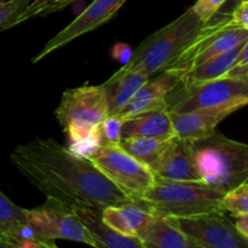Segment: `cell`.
I'll use <instances>...</instances> for the list:
<instances>
[{
    "mask_svg": "<svg viewBox=\"0 0 248 248\" xmlns=\"http://www.w3.org/2000/svg\"><path fill=\"white\" fill-rule=\"evenodd\" d=\"M242 1H245V0H228V1L223 5V7L219 10V11L220 12H232V9H234L235 6H237V5Z\"/></svg>",
    "mask_w": 248,
    "mask_h": 248,
    "instance_id": "obj_31",
    "label": "cell"
},
{
    "mask_svg": "<svg viewBox=\"0 0 248 248\" xmlns=\"http://www.w3.org/2000/svg\"><path fill=\"white\" fill-rule=\"evenodd\" d=\"M126 1L127 0H93L65 28L50 39L45 44L43 50L31 60V62L38 63L46 56L51 55L53 51L68 45L79 36L85 35L106 24L115 16L116 12L121 9V6H124Z\"/></svg>",
    "mask_w": 248,
    "mask_h": 248,
    "instance_id": "obj_10",
    "label": "cell"
},
{
    "mask_svg": "<svg viewBox=\"0 0 248 248\" xmlns=\"http://www.w3.org/2000/svg\"><path fill=\"white\" fill-rule=\"evenodd\" d=\"M248 99L247 77H223L196 84H179L166 98L169 113L182 114L212 108L236 99Z\"/></svg>",
    "mask_w": 248,
    "mask_h": 248,
    "instance_id": "obj_6",
    "label": "cell"
},
{
    "mask_svg": "<svg viewBox=\"0 0 248 248\" xmlns=\"http://www.w3.org/2000/svg\"><path fill=\"white\" fill-rule=\"evenodd\" d=\"M203 23L190 7L171 23L147 36L121 68L149 77L164 72L188 47Z\"/></svg>",
    "mask_w": 248,
    "mask_h": 248,
    "instance_id": "obj_3",
    "label": "cell"
},
{
    "mask_svg": "<svg viewBox=\"0 0 248 248\" xmlns=\"http://www.w3.org/2000/svg\"><path fill=\"white\" fill-rule=\"evenodd\" d=\"M144 248H195L170 218L154 215L138 235Z\"/></svg>",
    "mask_w": 248,
    "mask_h": 248,
    "instance_id": "obj_19",
    "label": "cell"
},
{
    "mask_svg": "<svg viewBox=\"0 0 248 248\" xmlns=\"http://www.w3.org/2000/svg\"><path fill=\"white\" fill-rule=\"evenodd\" d=\"M29 224L48 240H67L97 247L96 241L85 228L74 208L53 198L39 207L26 210Z\"/></svg>",
    "mask_w": 248,
    "mask_h": 248,
    "instance_id": "obj_8",
    "label": "cell"
},
{
    "mask_svg": "<svg viewBox=\"0 0 248 248\" xmlns=\"http://www.w3.org/2000/svg\"><path fill=\"white\" fill-rule=\"evenodd\" d=\"M101 216L103 222L119 234L138 237L154 213L138 202L131 201L123 205L108 206L102 211Z\"/></svg>",
    "mask_w": 248,
    "mask_h": 248,
    "instance_id": "obj_15",
    "label": "cell"
},
{
    "mask_svg": "<svg viewBox=\"0 0 248 248\" xmlns=\"http://www.w3.org/2000/svg\"><path fill=\"white\" fill-rule=\"evenodd\" d=\"M174 136L171 115L167 109L140 114L124 120L123 140L138 137L171 140Z\"/></svg>",
    "mask_w": 248,
    "mask_h": 248,
    "instance_id": "obj_17",
    "label": "cell"
},
{
    "mask_svg": "<svg viewBox=\"0 0 248 248\" xmlns=\"http://www.w3.org/2000/svg\"><path fill=\"white\" fill-rule=\"evenodd\" d=\"M170 219L195 248H248V240L223 211Z\"/></svg>",
    "mask_w": 248,
    "mask_h": 248,
    "instance_id": "obj_9",
    "label": "cell"
},
{
    "mask_svg": "<svg viewBox=\"0 0 248 248\" xmlns=\"http://www.w3.org/2000/svg\"><path fill=\"white\" fill-rule=\"evenodd\" d=\"M179 84V79L167 72H161L149 79L133 96L127 106L118 116L123 120L149 111L162 110L166 108V98L170 92Z\"/></svg>",
    "mask_w": 248,
    "mask_h": 248,
    "instance_id": "obj_14",
    "label": "cell"
},
{
    "mask_svg": "<svg viewBox=\"0 0 248 248\" xmlns=\"http://www.w3.org/2000/svg\"><path fill=\"white\" fill-rule=\"evenodd\" d=\"M124 120L118 115H108L98 126L101 145H120L123 140Z\"/></svg>",
    "mask_w": 248,
    "mask_h": 248,
    "instance_id": "obj_24",
    "label": "cell"
},
{
    "mask_svg": "<svg viewBox=\"0 0 248 248\" xmlns=\"http://www.w3.org/2000/svg\"><path fill=\"white\" fill-rule=\"evenodd\" d=\"M246 106H248V99L244 98L188 113H170L174 135L176 137L188 140L207 137L215 132L219 123Z\"/></svg>",
    "mask_w": 248,
    "mask_h": 248,
    "instance_id": "obj_11",
    "label": "cell"
},
{
    "mask_svg": "<svg viewBox=\"0 0 248 248\" xmlns=\"http://www.w3.org/2000/svg\"><path fill=\"white\" fill-rule=\"evenodd\" d=\"M228 0H198L193 7L195 14L202 22L212 18Z\"/></svg>",
    "mask_w": 248,
    "mask_h": 248,
    "instance_id": "obj_26",
    "label": "cell"
},
{
    "mask_svg": "<svg viewBox=\"0 0 248 248\" xmlns=\"http://www.w3.org/2000/svg\"><path fill=\"white\" fill-rule=\"evenodd\" d=\"M89 159L132 201L142 198L155 182L152 170L121 145H101Z\"/></svg>",
    "mask_w": 248,
    "mask_h": 248,
    "instance_id": "obj_7",
    "label": "cell"
},
{
    "mask_svg": "<svg viewBox=\"0 0 248 248\" xmlns=\"http://www.w3.org/2000/svg\"><path fill=\"white\" fill-rule=\"evenodd\" d=\"M245 43L236 46L232 50L228 51V52L223 53V55L213 57L206 62L201 63V64L196 65L195 68L189 70L186 74H184L179 79V81L183 82V84H196V82L211 81V80L225 77L228 72L234 67L235 61H236Z\"/></svg>",
    "mask_w": 248,
    "mask_h": 248,
    "instance_id": "obj_20",
    "label": "cell"
},
{
    "mask_svg": "<svg viewBox=\"0 0 248 248\" xmlns=\"http://www.w3.org/2000/svg\"><path fill=\"white\" fill-rule=\"evenodd\" d=\"M74 1H77V0H31V4L27 6V9L12 22L11 28L23 23L27 19L33 18V17L45 16V15L60 11V10L64 9V7L73 4Z\"/></svg>",
    "mask_w": 248,
    "mask_h": 248,
    "instance_id": "obj_22",
    "label": "cell"
},
{
    "mask_svg": "<svg viewBox=\"0 0 248 248\" xmlns=\"http://www.w3.org/2000/svg\"><path fill=\"white\" fill-rule=\"evenodd\" d=\"M235 218H236V220H235V227L239 230L240 234L248 240V215L237 216Z\"/></svg>",
    "mask_w": 248,
    "mask_h": 248,
    "instance_id": "obj_30",
    "label": "cell"
},
{
    "mask_svg": "<svg viewBox=\"0 0 248 248\" xmlns=\"http://www.w3.org/2000/svg\"><path fill=\"white\" fill-rule=\"evenodd\" d=\"M171 140L142 137L127 138V140H121L120 145L128 154L132 155L135 159H137L138 161H140L152 170V167L159 160L160 155L162 154V152Z\"/></svg>",
    "mask_w": 248,
    "mask_h": 248,
    "instance_id": "obj_21",
    "label": "cell"
},
{
    "mask_svg": "<svg viewBox=\"0 0 248 248\" xmlns=\"http://www.w3.org/2000/svg\"><path fill=\"white\" fill-rule=\"evenodd\" d=\"M248 72V40L242 46L239 56H237L235 64L232 69L228 72L225 77H245Z\"/></svg>",
    "mask_w": 248,
    "mask_h": 248,
    "instance_id": "obj_27",
    "label": "cell"
},
{
    "mask_svg": "<svg viewBox=\"0 0 248 248\" xmlns=\"http://www.w3.org/2000/svg\"><path fill=\"white\" fill-rule=\"evenodd\" d=\"M247 183H248V182H247Z\"/></svg>",
    "mask_w": 248,
    "mask_h": 248,
    "instance_id": "obj_34",
    "label": "cell"
},
{
    "mask_svg": "<svg viewBox=\"0 0 248 248\" xmlns=\"http://www.w3.org/2000/svg\"><path fill=\"white\" fill-rule=\"evenodd\" d=\"M245 77H247V78H248V72L246 73V75H245Z\"/></svg>",
    "mask_w": 248,
    "mask_h": 248,
    "instance_id": "obj_33",
    "label": "cell"
},
{
    "mask_svg": "<svg viewBox=\"0 0 248 248\" xmlns=\"http://www.w3.org/2000/svg\"><path fill=\"white\" fill-rule=\"evenodd\" d=\"M0 247H7V248H11V246H10L9 244H7L5 240H2L1 237H0Z\"/></svg>",
    "mask_w": 248,
    "mask_h": 248,
    "instance_id": "obj_32",
    "label": "cell"
},
{
    "mask_svg": "<svg viewBox=\"0 0 248 248\" xmlns=\"http://www.w3.org/2000/svg\"><path fill=\"white\" fill-rule=\"evenodd\" d=\"M150 79L149 75L140 72H130L120 68L103 85L106 90L109 115H119L127 106L138 90Z\"/></svg>",
    "mask_w": 248,
    "mask_h": 248,
    "instance_id": "obj_16",
    "label": "cell"
},
{
    "mask_svg": "<svg viewBox=\"0 0 248 248\" xmlns=\"http://www.w3.org/2000/svg\"><path fill=\"white\" fill-rule=\"evenodd\" d=\"M201 182L228 193L248 182V144L225 137L217 130L190 140Z\"/></svg>",
    "mask_w": 248,
    "mask_h": 248,
    "instance_id": "obj_2",
    "label": "cell"
},
{
    "mask_svg": "<svg viewBox=\"0 0 248 248\" xmlns=\"http://www.w3.org/2000/svg\"><path fill=\"white\" fill-rule=\"evenodd\" d=\"M220 207L223 212H229L235 217L248 215V183L225 193Z\"/></svg>",
    "mask_w": 248,
    "mask_h": 248,
    "instance_id": "obj_23",
    "label": "cell"
},
{
    "mask_svg": "<svg viewBox=\"0 0 248 248\" xmlns=\"http://www.w3.org/2000/svg\"><path fill=\"white\" fill-rule=\"evenodd\" d=\"M0 237L11 248H55V241L44 237L28 223L26 208L18 207L0 191Z\"/></svg>",
    "mask_w": 248,
    "mask_h": 248,
    "instance_id": "obj_12",
    "label": "cell"
},
{
    "mask_svg": "<svg viewBox=\"0 0 248 248\" xmlns=\"http://www.w3.org/2000/svg\"><path fill=\"white\" fill-rule=\"evenodd\" d=\"M232 21L239 28L248 31V0L240 2L232 11Z\"/></svg>",
    "mask_w": 248,
    "mask_h": 248,
    "instance_id": "obj_28",
    "label": "cell"
},
{
    "mask_svg": "<svg viewBox=\"0 0 248 248\" xmlns=\"http://www.w3.org/2000/svg\"><path fill=\"white\" fill-rule=\"evenodd\" d=\"M55 115L72 145L93 136L109 115L103 85H84L65 90Z\"/></svg>",
    "mask_w": 248,
    "mask_h": 248,
    "instance_id": "obj_5",
    "label": "cell"
},
{
    "mask_svg": "<svg viewBox=\"0 0 248 248\" xmlns=\"http://www.w3.org/2000/svg\"><path fill=\"white\" fill-rule=\"evenodd\" d=\"M155 179L200 181L196 172L191 142L174 136L152 167Z\"/></svg>",
    "mask_w": 248,
    "mask_h": 248,
    "instance_id": "obj_13",
    "label": "cell"
},
{
    "mask_svg": "<svg viewBox=\"0 0 248 248\" xmlns=\"http://www.w3.org/2000/svg\"><path fill=\"white\" fill-rule=\"evenodd\" d=\"M31 0H0V31L11 28V24Z\"/></svg>",
    "mask_w": 248,
    "mask_h": 248,
    "instance_id": "obj_25",
    "label": "cell"
},
{
    "mask_svg": "<svg viewBox=\"0 0 248 248\" xmlns=\"http://www.w3.org/2000/svg\"><path fill=\"white\" fill-rule=\"evenodd\" d=\"M224 193L201 181L155 179L149 190L135 202L167 218H186L222 211Z\"/></svg>",
    "mask_w": 248,
    "mask_h": 248,
    "instance_id": "obj_4",
    "label": "cell"
},
{
    "mask_svg": "<svg viewBox=\"0 0 248 248\" xmlns=\"http://www.w3.org/2000/svg\"><path fill=\"white\" fill-rule=\"evenodd\" d=\"M132 51L133 50L128 44L116 43L111 48V55H113V58H115L116 61H119L124 65L130 61L131 56H132Z\"/></svg>",
    "mask_w": 248,
    "mask_h": 248,
    "instance_id": "obj_29",
    "label": "cell"
},
{
    "mask_svg": "<svg viewBox=\"0 0 248 248\" xmlns=\"http://www.w3.org/2000/svg\"><path fill=\"white\" fill-rule=\"evenodd\" d=\"M74 211L85 228L89 230L91 236L93 237L98 248H144V245L138 237L125 236L109 228L103 222L99 212L84 207H75Z\"/></svg>",
    "mask_w": 248,
    "mask_h": 248,
    "instance_id": "obj_18",
    "label": "cell"
},
{
    "mask_svg": "<svg viewBox=\"0 0 248 248\" xmlns=\"http://www.w3.org/2000/svg\"><path fill=\"white\" fill-rule=\"evenodd\" d=\"M10 157L46 198L57 199L73 208H91L101 213L108 206L132 201L91 160L51 138L18 145Z\"/></svg>",
    "mask_w": 248,
    "mask_h": 248,
    "instance_id": "obj_1",
    "label": "cell"
}]
</instances>
